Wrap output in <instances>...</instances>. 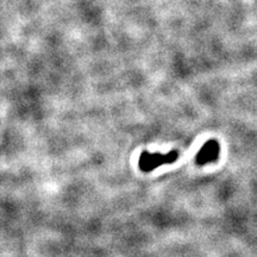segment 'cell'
Wrapping results in <instances>:
<instances>
[{
    "label": "cell",
    "mask_w": 257,
    "mask_h": 257,
    "mask_svg": "<svg viewBox=\"0 0 257 257\" xmlns=\"http://www.w3.org/2000/svg\"><path fill=\"white\" fill-rule=\"evenodd\" d=\"M179 159V153L176 150L169 152L167 154L161 153H149L143 152L141 154L140 160H138V166L142 172H153L161 166L172 165Z\"/></svg>",
    "instance_id": "obj_1"
},
{
    "label": "cell",
    "mask_w": 257,
    "mask_h": 257,
    "mask_svg": "<svg viewBox=\"0 0 257 257\" xmlns=\"http://www.w3.org/2000/svg\"><path fill=\"white\" fill-rule=\"evenodd\" d=\"M220 146L216 140H210L202 146L199 153L195 156V163L198 166H205L208 163L216 162L219 159Z\"/></svg>",
    "instance_id": "obj_2"
}]
</instances>
